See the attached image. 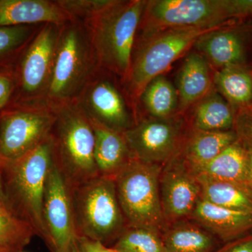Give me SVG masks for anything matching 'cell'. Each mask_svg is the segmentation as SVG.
Wrapping results in <instances>:
<instances>
[{"instance_id":"f35d334b","label":"cell","mask_w":252,"mask_h":252,"mask_svg":"<svg viewBox=\"0 0 252 252\" xmlns=\"http://www.w3.org/2000/svg\"></svg>"},{"instance_id":"30bf717a","label":"cell","mask_w":252,"mask_h":252,"mask_svg":"<svg viewBox=\"0 0 252 252\" xmlns=\"http://www.w3.org/2000/svg\"><path fill=\"white\" fill-rule=\"evenodd\" d=\"M54 111L43 104L8 107L0 112V161L26 155L51 133Z\"/></svg>"},{"instance_id":"9a60e30c","label":"cell","mask_w":252,"mask_h":252,"mask_svg":"<svg viewBox=\"0 0 252 252\" xmlns=\"http://www.w3.org/2000/svg\"><path fill=\"white\" fill-rule=\"evenodd\" d=\"M159 191L165 224L190 219L201 198L198 177L180 154L162 166Z\"/></svg>"},{"instance_id":"ba28073f","label":"cell","mask_w":252,"mask_h":252,"mask_svg":"<svg viewBox=\"0 0 252 252\" xmlns=\"http://www.w3.org/2000/svg\"><path fill=\"white\" fill-rule=\"evenodd\" d=\"M162 166L132 159L114 178L119 204L128 226L161 230L165 225L159 191Z\"/></svg>"},{"instance_id":"52a82bcc","label":"cell","mask_w":252,"mask_h":252,"mask_svg":"<svg viewBox=\"0 0 252 252\" xmlns=\"http://www.w3.org/2000/svg\"><path fill=\"white\" fill-rule=\"evenodd\" d=\"M69 189L78 236L109 248L127 226L115 181L97 176Z\"/></svg>"},{"instance_id":"d590c367","label":"cell","mask_w":252,"mask_h":252,"mask_svg":"<svg viewBox=\"0 0 252 252\" xmlns=\"http://www.w3.org/2000/svg\"><path fill=\"white\" fill-rule=\"evenodd\" d=\"M0 252H16L7 247L0 244Z\"/></svg>"},{"instance_id":"9c48e42d","label":"cell","mask_w":252,"mask_h":252,"mask_svg":"<svg viewBox=\"0 0 252 252\" xmlns=\"http://www.w3.org/2000/svg\"><path fill=\"white\" fill-rule=\"evenodd\" d=\"M62 26L42 25L19 56L13 67L15 90L8 107L43 104Z\"/></svg>"},{"instance_id":"3957f363","label":"cell","mask_w":252,"mask_h":252,"mask_svg":"<svg viewBox=\"0 0 252 252\" xmlns=\"http://www.w3.org/2000/svg\"><path fill=\"white\" fill-rule=\"evenodd\" d=\"M213 29L170 28L136 37L130 70L122 84L136 121L141 95L149 83L164 74L172 63L192 49L200 36Z\"/></svg>"},{"instance_id":"2e32d148","label":"cell","mask_w":252,"mask_h":252,"mask_svg":"<svg viewBox=\"0 0 252 252\" xmlns=\"http://www.w3.org/2000/svg\"><path fill=\"white\" fill-rule=\"evenodd\" d=\"M189 220L225 244L252 234V213L217 206L200 198Z\"/></svg>"},{"instance_id":"277c9868","label":"cell","mask_w":252,"mask_h":252,"mask_svg":"<svg viewBox=\"0 0 252 252\" xmlns=\"http://www.w3.org/2000/svg\"><path fill=\"white\" fill-rule=\"evenodd\" d=\"M252 18V0H147L137 36L170 28L200 29Z\"/></svg>"},{"instance_id":"ffe728a7","label":"cell","mask_w":252,"mask_h":252,"mask_svg":"<svg viewBox=\"0 0 252 252\" xmlns=\"http://www.w3.org/2000/svg\"><path fill=\"white\" fill-rule=\"evenodd\" d=\"M237 110L217 92L214 86L185 115L189 128L228 131L234 128Z\"/></svg>"},{"instance_id":"836d02e7","label":"cell","mask_w":252,"mask_h":252,"mask_svg":"<svg viewBox=\"0 0 252 252\" xmlns=\"http://www.w3.org/2000/svg\"><path fill=\"white\" fill-rule=\"evenodd\" d=\"M216 252H252V234L223 244Z\"/></svg>"},{"instance_id":"4316f807","label":"cell","mask_w":252,"mask_h":252,"mask_svg":"<svg viewBox=\"0 0 252 252\" xmlns=\"http://www.w3.org/2000/svg\"><path fill=\"white\" fill-rule=\"evenodd\" d=\"M41 26H0V70H13L18 58Z\"/></svg>"},{"instance_id":"8fae6325","label":"cell","mask_w":252,"mask_h":252,"mask_svg":"<svg viewBox=\"0 0 252 252\" xmlns=\"http://www.w3.org/2000/svg\"><path fill=\"white\" fill-rule=\"evenodd\" d=\"M187 130L185 116L142 117L124 134L134 159L163 166L180 154Z\"/></svg>"},{"instance_id":"d4e9b609","label":"cell","mask_w":252,"mask_h":252,"mask_svg":"<svg viewBox=\"0 0 252 252\" xmlns=\"http://www.w3.org/2000/svg\"><path fill=\"white\" fill-rule=\"evenodd\" d=\"M201 187V199L217 206L252 213V193L245 186L196 175Z\"/></svg>"},{"instance_id":"1f68e13d","label":"cell","mask_w":252,"mask_h":252,"mask_svg":"<svg viewBox=\"0 0 252 252\" xmlns=\"http://www.w3.org/2000/svg\"><path fill=\"white\" fill-rule=\"evenodd\" d=\"M14 90L13 70H0V112L9 105Z\"/></svg>"},{"instance_id":"8d00e7d4","label":"cell","mask_w":252,"mask_h":252,"mask_svg":"<svg viewBox=\"0 0 252 252\" xmlns=\"http://www.w3.org/2000/svg\"><path fill=\"white\" fill-rule=\"evenodd\" d=\"M0 201L5 203L4 193H3L2 186H1V175H0Z\"/></svg>"},{"instance_id":"603a6c76","label":"cell","mask_w":252,"mask_h":252,"mask_svg":"<svg viewBox=\"0 0 252 252\" xmlns=\"http://www.w3.org/2000/svg\"><path fill=\"white\" fill-rule=\"evenodd\" d=\"M194 173L248 187V149L237 140Z\"/></svg>"},{"instance_id":"5bb4252c","label":"cell","mask_w":252,"mask_h":252,"mask_svg":"<svg viewBox=\"0 0 252 252\" xmlns=\"http://www.w3.org/2000/svg\"><path fill=\"white\" fill-rule=\"evenodd\" d=\"M192 50L202 55L213 71L252 65V18L215 28L200 36Z\"/></svg>"},{"instance_id":"7a4b0ae2","label":"cell","mask_w":252,"mask_h":252,"mask_svg":"<svg viewBox=\"0 0 252 252\" xmlns=\"http://www.w3.org/2000/svg\"><path fill=\"white\" fill-rule=\"evenodd\" d=\"M53 162L50 135L26 155L11 161H0L5 204L32 227L46 241L42 217L43 198L48 173Z\"/></svg>"},{"instance_id":"e0dca14e","label":"cell","mask_w":252,"mask_h":252,"mask_svg":"<svg viewBox=\"0 0 252 252\" xmlns=\"http://www.w3.org/2000/svg\"><path fill=\"white\" fill-rule=\"evenodd\" d=\"M72 21L57 1L0 0V26H63Z\"/></svg>"},{"instance_id":"4fadbf2b","label":"cell","mask_w":252,"mask_h":252,"mask_svg":"<svg viewBox=\"0 0 252 252\" xmlns=\"http://www.w3.org/2000/svg\"><path fill=\"white\" fill-rule=\"evenodd\" d=\"M42 217L51 252H70L78 238L70 194L53 158L46 178Z\"/></svg>"},{"instance_id":"e575fe53","label":"cell","mask_w":252,"mask_h":252,"mask_svg":"<svg viewBox=\"0 0 252 252\" xmlns=\"http://www.w3.org/2000/svg\"><path fill=\"white\" fill-rule=\"evenodd\" d=\"M249 152V173L248 187L252 193V150L248 149Z\"/></svg>"},{"instance_id":"7402d4cb","label":"cell","mask_w":252,"mask_h":252,"mask_svg":"<svg viewBox=\"0 0 252 252\" xmlns=\"http://www.w3.org/2000/svg\"><path fill=\"white\" fill-rule=\"evenodd\" d=\"M160 233L166 252H216L223 245L189 219L166 223Z\"/></svg>"},{"instance_id":"f1b7e54d","label":"cell","mask_w":252,"mask_h":252,"mask_svg":"<svg viewBox=\"0 0 252 252\" xmlns=\"http://www.w3.org/2000/svg\"><path fill=\"white\" fill-rule=\"evenodd\" d=\"M34 235L35 231L31 225L0 201V244L19 252L31 243Z\"/></svg>"},{"instance_id":"7c38bea8","label":"cell","mask_w":252,"mask_h":252,"mask_svg":"<svg viewBox=\"0 0 252 252\" xmlns=\"http://www.w3.org/2000/svg\"><path fill=\"white\" fill-rule=\"evenodd\" d=\"M117 79L99 69L77 102L91 120L124 133L135 124L136 118Z\"/></svg>"},{"instance_id":"44dd1931","label":"cell","mask_w":252,"mask_h":252,"mask_svg":"<svg viewBox=\"0 0 252 252\" xmlns=\"http://www.w3.org/2000/svg\"><path fill=\"white\" fill-rule=\"evenodd\" d=\"M237 140L234 130L204 131L188 127L180 156L194 172Z\"/></svg>"},{"instance_id":"f546056e","label":"cell","mask_w":252,"mask_h":252,"mask_svg":"<svg viewBox=\"0 0 252 252\" xmlns=\"http://www.w3.org/2000/svg\"><path fill=\"white\" fill-rule=\"evenodd\" d=\"M73 20L83 23L112 4L113 0H58Z\"/></svg>"},{"instance_id":"484cf974","label":"cell","mask_w":252,"mask_h":252,"mask_svg":"<svg viewBox=\"0 0 252 252\" xmlns=\"http://www.w3.org/2000/svg\"><path fill=\"white\" fill-rule=\"evenodd\" d=\"M140 106L147 114L144 117L170 119L180 116L177 89L164 74L156 77L147 86L141 95L139 109Z\"/></svg>"},{"instance_id":"5b68a950","label":"cell","mask_w":252,"mask_h":252,"mask_svg":"<svg viewBox=\"0 0 252 252\" xmlns=\"http://www.w3.org/2000/svg\"><path fill=\"white\" fill-rule=\"evenodd\" d=\"M99 69L83 23L73 20L63 25L42 103L53 109L75 102Z\"/></svg>"},{"instance_id":"ac0fdd59","label":"cell","mask_w":252,"mask_h":252,"mask_svg":"<svg viewBox=\"0 0 252 252\" xmlns=\"http://www.w3.org/2000/svg\"><path fill=\"white\" fill-rule=\"evenodd\" d=\"M175 88L179 98V115L185 116L213 86V69L196 51H189L177 72Z\"/></svg>"},{"instance_id":"4dcf8cb0","label":"cell","mask_w":252,"mask_h":252,"mask_svg":"<svg viewBox=\"0 0 252 252\" xmlns=\"http://www.w3.org/2000/svg\"><path fill=\"white\" fill-rule=\"evenodd\" d=\"M233 130L238 140L252 150V106L237 111Z\"/></svg>"},{"instance_id":"6da1fadb","label":"cell","mask_w":252,"mask_h":252,"mask_svg":"<svg viewBox=\"0 0 252 252\" xmlns=\"http://www.w3.org/2000/svg\"><path fill=\"white\" fill-rule=\"evenodd\" d=\"M147 0H113L83 22L99 69L122 84L130 70L132 53Z\"/></svg>"},{"instance_id":"83f0119b","label":"cell","mask_w":252,"mask_h":252,"mask_svg":"<svg viewBox=\"0 0 252 252\" xmlns=\"http://www.w3.org/2000/svg\"><path fill=\"white\" fill-rule=\"evenodd\" d=\"M111 249L117 252H166L160 230L127 225Z\"/></svg>"},{"instance_id":"74e56055","label":"cell","mask_w":252,"mask_h":252,"mask_svg":"<svg viewBox=\"0 0 252 252\" xmlns=\"http://www.w3.org/2000/svg\"></svg>"},{"instance_id":"d6986e66","label":"cell","mask_w":252,"mask_h":252,"mask_svg":"<svg viewBox=\"0 0 252 252\" xmlns=\"http://www.w3.org/2000/svg\"><path fill=\"white\" fill-rule=\"evenodd\" d=\"M94 135V158L99 176L115 178L133 159L123 132L91 120Z\"/></svg>"},{"instance_id":"8992f818","label":"cell","mask_w":252,"mask_h":252,"mask_svg":"<svg viewBox=\"0 0 252 252\" xmlns=\"http://www.w3.org/2000/svg\"><path fill=\"white\" fill-rule=\"evenodd\" d=\"M53 110L56 114L50 133L53 158L71 189L99 176L94 158V131L77 101Z\"/></svg>"},{"instance_id":"d6a6232c","label":"cell","mask_w":252,"mask_h":252,"mask_svg":"<svg viewBox=\"0 0 252 252\" xmlns=\"http://www.w3.org/2000/svg\"><path fill=\"white\" fill-rule=\"evenodd\" d=\"M70 252H116L112 249L89 239L78 237Z\"/></svg>"},{"instance_id":"cb8c5ba5","label":"cell","mask_w":252,"mask_h":252,"mask_svg":"<svg viewBox=\"0 0 252 252\" xmlns=\"http://www.w3.org/2000/svg\"><path fill=\"white\" fill-rule=\"evenodd\" d=\"M213 86L237 111L252 106V65L213 71Z\"/></svg>"}]
</instances>
